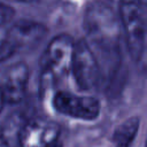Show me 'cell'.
<instances>
[{
    "mask_svg": "<svg viewBox=\"0 0 147 147\" xmlns=\"http://www.w3.org/2000/svg\"><path fill=\"white\" fill-rule=\"evenodd\" d=\"M47 28L38 22L21 20L7 31L6 39L16 48V51L29 49L38 45L46 36Z\"/></svg>",
    "mask_w": 147,
    "mask_h": 147,
    "instance_id": "obj_7",
    "label": "cell"
},
{
    "mask_svg": "<svg viewBox=\"0 0 147 147\" xmlns=\"http://www.w3.org/2000/svg\"><path fill=\"white\" fill-rule=\"evenodd\" d=\"M5 103H6V100H5V95H3V92H2V87H1V84H0V111L2 110Z\"/></svg>",
    "mask_w": 147,
    "mask_h": 147,
    "instance_id": "obj_13",
    "label": "cell"
},
{
    "mask_svg": "<svg viewBox=\"0 0 147 147\" xmlns=\"http://www.w3.org/2000/svg\"><path fill=\"white\" fill-rule=\"evenodd\" d=\"M115 147H124V146H115Z\"/></svg>",
    "mask_w": 147,
    "mask_h": 147,
    "instance_id": "obj_16",
    "label": "cell"
},
{
    "mask_svg": "<svg viewBox=\"0 0 147 147\" xmlns=\"http://www.w3.org/2000/svg\"><path fill=\"white\" fill-rule=\"evenodd\" d=\"M84 28L92 44L106 54L117 55L121 39V20L106 2H92L84 16Z\"/></svg>",
    "mask_w": 147,
    "mask_h": 147,
    "instance_id": "obj_1",
    "label": "cell"
},
{
    "mask_svg": "<svg viewBox=\"0 0 147 147\" xmlns=\"http://www.w3.org/2000/svg\"><path fill=\"white\" fill-rule=\"evenodd\" d=\"M59 134L57 123L42 118L29 119L23 129L20 147H51L57 142Z\"/></svg>",
    "mask_w": 147,
    "mask_h": 147,
    "instance_id": "obj_6",
    "label": "cell"
},
{
    "mask_svg": "<svg viewBox=\"0 0 147 147\" xmlns=\"http://www.w3.org/2000/svg\"><path fill=\"white\" fill-rule=\"evenodd\" d=\"M51 147H62V146H61V144H59V142H55V144H54L53 146H51Z\"/></svg>",
    "mask_w": 147,
    "mask_h": 147,
    "instance_id": "obj_14",
    "label": "cell"
},
{
    "mask_svg": "<svg viewBox=\"0 0 147 147\" xmlns=\"http://www.w3.org/2000/svg\"><path fill=\"white\" fill-rule=\"evenodd\" d=\"M76 42L69 34H59L47 45L41 60L42 76L53 82L65 78L72 69Z\"/></svg>",
    "mask_w": 147,
    "mask_h": 147,
    "instance_id": "obj_2",
    "label": "cell"
},
{
    "mask_svg": "<svg viewBox=\"0 0 147 147\" xmlns=\"http://www.w3.org/2000/svg\"><path fill=\"white\" fill-rule=\"evenodd\" d=\"M15 16V9L3 2H0V26L9 23Z\"/></svg>",
    "mask_w": 147,
    "mask_h": 147,
    "instance_id": "obj_11",
    "label": "cell"
},
{
    "mask_svg": "<svg viewBox=\"0 0 147 147\" xmlns=\"http://www.w3.org/2000/svg\"><path fill=\"white\" fill-rule=\"evenodd\" d=\"M71 74L74 75L77 86L82 91L94 88L99 82L100 65L90 44L85 39L76 41Z\"/></svg>",
    "mask_w": 147,
    "mask_h": 147,
    "instance_id": "obj_4",
    "label": "cell"
},
{
    "mask_svg": "<svg viewBox=\"0 0 147 147\" xmlns=\"http://www.w3.org/2000/svg\"><path fill=\"white\" fill-rule=\"evenodd\" d=\"M28 82L29 68L24 62H16L7 68L1 84L6 102L10 105L22 102L26 94Z\"/></svg>",
    "mask_w": 147,
    "mask_h": 147,
    "instance_id": "obj_8",
    "label": "cell"
},
{
    "mask_svg": "<svg viewBox=\"0 0 147 147\" xmlns=\"http://www.w3.org/2000/svg\"><path fill=\"white\" fill-rule=\"evenodd\" d=\"M53 106L55 110L62 115L92 121L100 115V102L96 98L91 95H77L67 91H59L53 98Z\"/></svg>",
    "mask_w": 147,
    "mask_h": 147,
    "instance_id": "obj_5",
    "label": "cell"
},
{
    "mask_svg": "<svg viewBox=\"0 0 147 147\" xmlns=\"http://www.w3.org/2000/svg\"><path fill=\"white\" fill-rule=\"evenodd\" d=\"M28 121L21 111L9 114L0 125V147H20L21 136Z\"/></svg>",
    "mask_w": 147,
    "mask_h": 147,
    "instance_id": "obj_9",
    "label": "cell"
},
{
    "mask_svg": "<svg viewBox=\"0 0 147 147\" xmlns=\"http://www.w3.org/2000/svg\"><path fill=\"white\" fill-rule=\"evenodd\" d=\"M146 147H147V137H146Z\"/></svg>",
    "mask_w": 147,
    "mask_h": 147,
    "instance_id": "obj_15",
    "label": "cell"
},
{
    "mask_svg": "<svg viewBox=\"0 0 147 147\" xmlns=\"http://www.w3.org/2000/svg\"><path fill=\"white\" fill-rule=\"evenodd\" d=\"M139 117L133 116L121 123L113 134V140L115 141L116 146H124L130 147L131 142L134 140L138 130H139Z\"/></svg>",
    "mask_w": 147,
    "mask_h": 147,
    "instance_id": "obj_10",
    "label": "cell"
},
{
    "mask_svg": "<svg viewBox=\"0 0 147 147\" xmlns=\"http://www.w3.org/2000/svg\"><path fill=\"white\" fill-rule=\"evenodd\" d=\"M16 48L5 38L0 40V62L6 61L7 59L11 57L16 53Z\"/></svg>",
    "mask_w": 147,
    "mask_h": 147,
    "instance_id": "obj_12",
    "label": "cell"
},
{
    "mask_svg": "<svg viewBox=\"0 0 147 147\" xmlns=\"http://www.w3.org/2000/svg\"><path fill=\"white\" fill-rule=\"evenodd\" d=\"M118 15L126 48L134 61H138L145 46V23L139 2L124 1L119 3Z\"/></svg>",
    "mask_w": 147,
    "mask_h": 147,
    "instance_id": "obj_3",
    "label": "cell"
}]
</instances>
